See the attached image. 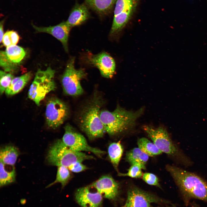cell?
Here are the masks:
<instances>
[{"mask_svg": "<svg viewBox=\"0 0 207 207\" xmlns=\"http://www.w3.org/2000/svg\"><path fill=\"white\" fill-rule=\"evenodd\" d=\"M166 170L178 188L186 205L192 199L207 202V181L195 174L175 166L168 164Z\"/></svg>", "mask_w": 207, "mask_h": 207, "instance_id": "6da1fadb", "label": "cell"}, {"mask_svg": "<svg viewBox=\"0 0 207 207\" xmlns=\"http://www.w3.org/2000/svg\"><path fill=\"white\" fill-rule=\"evenodd\" d=\"M143 111V108L133 112L118 106L112 112L107 110L101 111L100 116L106 132L113 136L131 129Z\"/></svg>", "mask_w": 207, "mask_h": 207, "instance_id": "7a4b0ae2", "label": "cell"}, {"mask_svg": "<svg viewBox=\"0 0 207 207\" xmlns=\"http://www.w3.org/2000/svg\"><path fill=\"white\" fill-rule=\"evenodd\" d=\"M100 97L95 95L83 108L79 117L80 128L91 140L102 137L106 132L100 116L102 104Z\"/></svg>", "mask_w": 207, "mask_h": 207, "instance_id": "3957f363", "label": "cell"}, {"mask_svg": "<svg viewBox=\"0 0 207 207\" xmlns=\"http://www.w3.org/2000/svg\"><path fill=\"white\" fill-rule=\"evenodd\" d=\"M143 129L162 152L173 158L183 166L188 167L192 164L190 159L172 140L166 129L161 126L155 128L147 125L144 126Z\"/></svg>", "mask_w": 207, "mask_h": 207, "instance_id": "277c9868", "label": "cell"}, {"mask_svg": "<svg viewBox=\"0 0 207 207\" xmlns=\"http://www.w3.org/2000/svg\"><path fill=\"white\" fill-rule=\"evenodd\" d=\"M94 158L92 156L72 150L66 145L61 139L56 141L50 146L47 157V160L50 164L67 168L74 162H82Z\"/></svg>", "mask_w": 207, "mask_h": 207, "instance_id": "5b68a950", "label": "cell"}, {"mask_svg": "<svg viewBox=\"0 0 207 207\" xmlns=\"http://www.w3.org/2000/svg\"><path fill=\"white\" fill-rule=\"evenodd\" d=\"M74 61V57L69 60L62 76L61 82L64 92L68 95L76 96L83 92L80 80L85 78L86 73L83 69L75 68Z\"/></svg>", "mask_w": 207, "mask_h": 207, "instance_id": "8992f818", "label": "cell"}, {"mask_svg": "<svg viewBox=\"0 0 207 207\" xmlns=\"http://www.w3.org/2000/svg\"><path fill=\"white\" fill-rule=\"evenodd\" d=\"M139 0H117L110 34L118 33L124 27L135 12Z\"/></svg>", "mask_w": 207, "mask_h": 207, "instance_id": "52a82bcc", "label": "cell"}, {"mask_svg": "<svg viewBox=\"0 0 207 207\" xmlns=\"http://www.w3.org/2000/svg\"><path fill=\"white\" fill-rule=\"evenodd\" d=\"M64 130L62 140L66 145L72 150L80 152H91L101 157L106 153L104 151L90 146L84 136L70 125H66Z\"/></svg>", "mask_w": 207, "mask_h": 207, "instance_id": "ba28073f", "label": "cell"}, {"mask_svg": "<svg viewBox=\"0 0 207 207\" xmlns=\"http://www.w3.org/2000/svg\"><path fill=\"white\" fill-rule=\"evenodd\" d=\"M68 108L60 99L51 98L47 101L45 115L47 124L49 127L55 129L62 124L68 114Z\"/></svg>", "mask_w": 207, "mask_h": 207, "instance_id": "9c48e42d", "label": "cell"}, {"mask_svg": "<svg viewBox=\"0 0 207 207\" xmlns=\"http://www.w3.org/2000/svg\"><path fill=\"white\" fill-rule=\"evenodd\" d=\"M152 203L168 204V201L136 186L128 190L126 207H150Z\"/></svg>", "mask_w": 207, "mask_h": 207, "instance_id": "30bf717a", "label": "cell"}, {"mask_svg": "<svg viewBox=\"0 0 207 207\" xmlns=\"http://www.w3.org/2000/svg\"><path fill=\"white\" fill-rule=\"evenodd\" d=\"M56 88L53 79L35 76L29 89L28 96L38 106L46 94Z\"/></svg>", "mask_w": 207, "mask_h": 207, "instance_id": "8fae6325", "label": "cell"}, {"mask_svg": "<svg viewBox=\"0 0 207 207\" xmlns=\"http://www.w3.org/2000/svg\"><path fill=\"white\" fill-rule=\"evenodd\" d=\"M85 60L88 64L97 67L104 77L111 78L115 73L116 64L114 60L106 53L103 52L96 55L89 53Z\"/></svg>", "mask_w": 207, "mask_h": 207, "instance_id": "7c38bea8", "label": "cell"}, {"mask_svg": "<svg viewBox=\"0 0 207 207\" xmlns=\"http://www.w3.org/2000/svg\"><path fill=\"white\" fill-rule=\"evenodd\" d=\"M89 186L95 188L103 197L109 200H114L118 194L119 184L109 175L102 176Z\"/></svg>", "mask_w": 207, "mask_h": 207, "instance_id": "4fadbf2b", "label": "cell"}, {"mask_svg": "<svg viewBox=\"0 0 207 207\" xmlns=\"http://www.w3.org/2000/svg\"><path fill=\"white\" fill-rule=\"evenodd\" d=\"M89 186L78 189L75 194L76 202L81 207H101L103 196L98 192L92 191Z\"/></svg>", "mask_w": 207, "mask_h": 207, "instance_id": "5bb4252c", "label": "cell"}, {"mask_svg": "<svg viewBox=\"0 0 207 207\" xmlns=\"http://www.w3.org/2000/svg\"><path fill=\"white\" fill-rule=\"evenodd\" d=\"M32 25L37 32L49 34L59 40L62 43L65 51L68 52V40L71 27L66 21L49 27H38L33 24Z\"/></svg>", "mask_w": 207, "mask_h": 207, "instance_id": "9a60e30c", "label": "cell"}, {"mask_svg": "<svg viewBox=\"0 0 207 207\" xmlns=\"http://www.w3.org/2000/svg\"><path fill=\"white\" fill-rule=\"evenodd\" d=\"M89 16L87 6L84 3H77L72 9L66 22L72 28L84 23L89 18Z\"/></svg>", "mask_w": 207, "mask_h": 207, "instance_id": "2e32d148", "label": "cell"}, {"mask_svg": "<svg viewBox=\"0 0 207 207\" xmlns=\"http://www.w3.org/2000/svg\"><path fill=\"white\" fill-rule=\"evenodd\" d=\"M32 76V73L29 72L21 76L14 77L6 90L5 94L8 96H11L18 93L24 88Z\"/></svg>", "mask_w": 207, "mask_h": 207, "instance_id": "e0dca14e", "label": "cell"}, {"mask_svg": "<svg viewBox=\"0 0 207 207\" xmlns=\"http://www.w3.org/2000/svg\"><path fill=\"white\" fill-rule=\"evenodd\" d=\"M20 154L19 150L12 145H7L1 148L0 161L5 165L13 166Z\"/></svg>", "mask_w": 207, "mask_h": 207, "instance_id": "ac0fdd59", "label": "cell"}, {"mask_svg": "<svg viewBox=\"0 0 207 207\" xmlns=\"http://www.w3.org/2000/svg\"><path fill=\"white\" fill-rule=\"evenodd\" d=\"M117 0H85L87 5L101 15L108 14L115 5Z\"/></svg>", "mask_w": 207, "mask_h": 207, "instance_id": "d6986e66", "label": "cell"}, {"mask_svg": "<svg viewBox=\"0 0 207 207\" xmlns=\"http://www.w3.org/2000/svg\"><path fill=\"white\" fill-rule=\"evenodd\" d=\"M149 156L139 147H135L126 152L125 159L131 165L138 164L145 169V165L148 160Z\"/></svg>", "mask_w": 207, "mask_h": 207, "instance_id": "ffe728a7", "label": "cell"}, {"mask_svg": "<svg viewBox=\"0 0 207 207\" xmlns=\"http://www.w3.org/2000/svg\"><path fill=\"white\" fill-rule=\"evenodd\" d=\"M123 152V147L120 141L111 143L108 147V153L110 161L117 171Z\"/></svg>", "mask_w": 207, "mask_h": 207, "instance_id": "44dd1931", "label": "cell"}, {"mask_svg": "<svg viewBox=\"0 0 207 207\" xmlns=\"http://www.w3.org/2000/svg\"><path fill=\"white\" fill-rule=\"evenodd\" d=\"M137 145L138 147L149 156L158 155L162 153L153 142L146 138L139 139Z\"/></svg>", "mask_w": 207, "mask_h": 207, "instance_id": "7402d4cb", "label": "cell"}, {"mask_svg": "<svg viewBox=\"0 0 207 207\" xmlns=\"http://www.w3.org/2000/svg\"><path fill=\"white\" fill-rule=\"evenodd\" d=\"M5 53L9 59L12 62L19 64L26 55V52L22 47L15 45L7 47Z\"/></svg>", "mask_w": 207, "mask_h": 207, "instance_id": "603a6c76", "label": "cell"}, {"mask_svg": "<svg viewBox=\"0 0 207 207\" xmlns=\"http://www.w3.org/2000/svg\"><path fill=\"white\" fill-rule=\"evenodd\" d=\"M5 164L0 162V186L3 187L14 182L16 181V172L13 167L10 170H7Z\"/></svg>", "mask_w": 207, "mask_h": 207, "instance_id": "cb8c5ba5", "label": "cell"}, {"mask_svg": "<svg viewBox=\"0 0 207 207\" xmlns=\"http://www.w3.org/2000/svg\"><path fill=\"white\" fill-rule=\"evenodd\" d=\"M70 170L68 168L66 167L61 166H58L55 180L47 186L46 188L49 187L58 183L61 184L62 188H64L71 178Z\"/></svg>", "mask_w": 207, "mask_h": 207, "instance_id": "d4e9b609", "label": "cell"}, {"mask_svg": "<svg viewBox=\"0 0 207 207\" xmlns=\"http://www.w3.org/2000/svg\"><path fill=\"white\" fill-rule=\"evenodd\" d=\"M0 65L4 71L9 73L16 72L18 69V64L12 62L7 57L5 51H0Z\"/></svg>", "mask_w": 207, "mask_h": 207, "instance_id": "484cf974", "label": "cell"}, {"mask_svg": "<svg viewBox=\"0 0 207 207\" xmlns=\"http://www.w3.org/2000/svg\"><path fill=\"white\" fill-rule=\"evenodd\" d=\"M142 169H145L141 165L138 164L131 165L126 173H121L118 172V175L119 176H128L135 178H140L143 175Z\"/></svg>", "mask_w": 207, "mask_h": 207, "instance_id": "4316f807", "label": "cell"}, {"mask_svg": "<svg viewBox=\"0 0 207 207\" xmlns=\"http://www.w3.org/2000/svg\"><path fill=\"white\" fill-rule=\"evenodd\" d=\"M14 78V75L12 73H7L5 71H0V93L1 95L5 91Z\"/></svg>", "mask_w": 207, "mask_h": 207, "instance_id": "83f0119b", "label": "cell"}, {"mask_svg": "<svg viewBox=\"0 0 207 207\" xmlns=\"http://www.w3.org/2000/svg\"><path fill=\"white\" fill-rule=\"evenodd\" d=\"M19 39V37L17 32L14 30L8 31L4 34L2 42L4 45L7 47L16 45Z\"/></svg>", "mask_w": 207, "mask_h": 207, "instance_id": "f1b7e54d", "label": "cell"}, {"mask_svg": "<svg viewBox=\"0 0 207 207\" xmlns=\"http://www.w3.org/2000/svg\"><path fill=\"white\" fill-rule=\"evenodd\" d=\"M142 177L143 180L147 184L161 188L158 179L155 175L150 173L146 172L143 174Z\"/></svg>", "mask_w": 207, "mask_h": 207, "instance_id": "f546056e", "label": "cell"}, {"mask_svg": "<svg viewBox=\"0 0 207 207\" xmlns=\"http://www.w3.org/2000/svg\"><path fill=\"white\" fill-rule=\"evenodd\" d=\"M68 168L72 172L76 173L81 172L88 169L82 162H78L72 164Z\"/></svg>", "mask_w": 207, "mask_h": 207, "instance_id": "4dcf8cb0", "label": "cell"}, {"mask_svg": "<svg viewBox=\"0 0 207 207\" xmlns=\"http://www.w3.org/2000/svg\"><path fill=\"white\" fill-rule=\"evenodd\" d=\"M4 20H3L0 22V43L2 42L4 35L3 31V25L4 23Z\"/></svg>", "mask_w": 207, "mask_h": 207, "instance_id": "1f68e13d", "label": "cell"}, {"mask_svg": "<svg viewBox=\"0 0 207 207\" xmlns=\"http://www.w3.org/2000/svg\"><path fill=\"white\" fill-rule=\"evenodd\" d=\"M191 207H200V206L198 204L195 203L193 204Z\"/></svg>", "mask_w": 207, "mask_h": 207, "instance_id": "d6a6232c", "label": "cell"}, {"mask_svg": "<svg viewBox=\"0 0 207 207\" xmlns=\"http://www.w3.org/2000/svg\"><path fill=\"white\" fill-rule=\"evenodd\" d=\"M150 207H153V206H151ZM165 207H176L175 206L172 205V206H168Z\"/></svg>", "mask_w": 207, "mask_h": 207, "instance_id": "836d02e7", "label": "cell"}, {"mask_svg": "<svg viewBox=\"0 0 207 207\" xmlns=\"http://www.w3.org/2000/svg\"><path fill=\"white\" fill-rule=\"evenodd\" d=\"M121 207H126V205L125 204V205H124L123 206H122Z\"/></svg>", "mask_w": 207, "mask_h": 207, "instance_id": "e575fe53", "label": "cell"}]
</instances>
